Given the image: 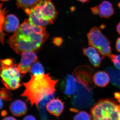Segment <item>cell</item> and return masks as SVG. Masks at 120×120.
Returning a JSON list of instances; mask_svg holds the SVG:
<instances>
[{"label": "cell", "mask_w": 120, "mask_h": 120, "mask_svg": "<svg viewBox=\"0 0 120 120\" xmlns=\"http://www.w3.org/2000/svg\"><path fill=\"white\" fill-rule=\"evenodd\" d=\"M49 37L45 26L31 24L26 19L8 40V44L16 53L24 52H37L42 46Z\"/></svg>", "instance_id": "1"}, {"label": "cell", "mask_w": 120, "mask_h": 120, "mask_svg": "<svg viewBox=\"0 0 120 120\" xmlns=\"http://www.w3.org/2000/svg\"><path fill=\"white\" fill-rule=\"evenodd\" d=\"M49 73L34 75H30L31 79L27 82L23 83L26 88L21 97H26L31 106L35 105L38 109L39 102L47 95L54 94L58 80L54 79Z\"/></svg>", "instance_id": "2"}, {"label": "cell", "mask_w": 120, "mask_h": 120, "mask_svg": "<svg viewBox=\"0 0 120 120\" xmlns=\"http://www.w3.org/2000/svg\"><path fill=\"white\" fill-rule=\"evenodd\" d=\"M57 15V11L52 1L42 0L31 9L28 15L31 24L45 26L52 24Z\"/></svg>", "instance_id": "3"}, {"label": "cell", "mask_w": 120, "mask_h": 120, "mask_svg": "<svg viewBox=\"0 0 120 120\" xmlns=\"http://www.w3.org/2000/svg\"><path fill=\"white\" fill-rule=\"evenodd\" d=\"M0 77L2 83L7 89L15 90L19 88L21 79L24 76L20 73L18 65L14 63L13 59L0 60Z\"/></svg>", "instance_id": "4"}, {"label": "cell", "mask_w": 120, "mask_h": 120, "mask_svg": "<svg viewBox=\"0 0 120 120\" xmlns=\"http://www.w3.org/2000/svg\"><path fill=\"white\" fill-rule=\"evenodd\" d=\"M94 120H119L118 105L113 99H101L94 105L90 109Z\"/></svg>", "instance_id": "5"}, {"label": "cell", "mask_w": 120, "mask_h": 120, "mask_svg": "<svg viewBox=\"0 0 120 120\" xmlns=\"http://www.w3.org/2000/svg\"><path fill=\"white\" fill-rule=\"evenodd\" d=\"M87 37L89 45L95 47L102 58L112 54L109 41L98 27L91 28L87 34Z\"/></svg>", "instance_id": "6"}, {"label": "cell", "mask_w": 120, "mask_h": 120, "mask_svg": "<svg viewBox=\"0 0 120 120\" xmlns=\"http://www.w3.org/2000/svg\"><path fill=\"white\" fill-rule=\"evenodd\" d=\"M77 84V91L72 98V104L79 109L89 108L92 106L94 103L92 90L81 84Z\"/></svg>", "instance_id": "7"}, {"label": "cell", "mask_w": 120, "mask_h": 120, "mask_svg": "<svg viewBox=\"0 0 120 120\" xmlns=\"http://www.w3.org/2000/svg\"><path fill=\"white\" fill-rule=\"evenodd\" d=\"M94 71L90 66L84 65L77 67L73 71L72 75L77 83L92 90L95 87L93 77Z\"/></svg>", "instance_id": "8"}, {"label": "cell", "mask_w": 120, "mask_h": 120, "mask_svg": "<svg viewBox=\"0 0 120 120\" xmlns=\"http://www.w3.org/2000/svg\"><path fill=\"white\" fill-rule=\"evenodd\" d=\"M38 60V57L34 52H23L22 54L21 61L18 65V68L20 73L25 75L29 71L32 64Z\"/></svg>", "instance_id": "9"}, {"label": "cell", "mask_w": 120, "mask_h": 120, "mask_svg": "<svg viewBox=\"0 0 120 120\" xmlns=\"http://www.w3.org/2000/svg\"><path fill=\"white\" fill-rule=\"evenodd\" d=\"M64 102L59 98H53L46 104L47 110L50 114L58 117L64 109Z\"/></svg>", "instance_id": "10"}, {"label": "cell", "mask_w": 120, "mask_h": 120, "mask_svg": "<svg viewBox=\"0 0 120 120\" xmlns=\"http://www.w3.org/2000/svg\"><path fill=\"white\" fill-rule=\"evenodd\" d=\"M83 53L89 58L90 62L94 67L98 68L101 65V59L98 52L95 47L89 46L83 48Z\"/></svg>", "instance_id": "11"}, {"label": "cell", "mask_w": 120, "mask_h": 120, "mask_svg": "<svg viewBox=\"0 0 120 120\" xmlns=\"http://www.w3.org/2000/svg\"><path fill=\"white\" fill-rule=\"evenodd\" d=\"M19 21L17 16L12 14L7 15L5 17L3 29L6 32H15L19 27Z\"/></svg>", "instance_id": "12"}, {"label": "cell", "mask_w": 120, "mask_h": 120, "mask_svg": "<svg viewBox=\"0 0 120 120\" xmlns=\"http://www.w3.org/2000/svg\"><path fill=\"white\" fill-rule=\"evenodd\" d=\"M78 84L73 75H68L67 76L64 82V92L68 96L75 94L76 92Z\"/></svg>", "instance_id": "13"}, {"label": "cell", "mask_w": 120, "mask_h": 120, "mask_svg": "<svg viewBox=\"0 0 120 120\" xmlns=\"http://www.w3.org/2000/svg\"><path fill=\"white\" fill-rule=\"evenodd\" d=\"M9 109L14 116H20L25 114L27 111L26 103L21 100H15L11 103Z\"/></svg>", "instance_id": "14"}, {"label": "cell", "mask_w": 120, "mask_h": 120, "mask_svg": "<svg viewBox=\"0 0 120 120\" xmlns=\"http://www.w3.org/2000/svg\"><path fill=\"white\" fill-rule=\"evenodd\" d=\"M98 14L100 17L108 19L114 13L112 5L107 1H104L98 7Z\"/></svg>", "instance_id": "15"}, {"label": "cell", "mask_w": 120, "mask_h": 120, "mask_svg": "<svg viewBox=\"0 0 120 120\" xmlns=\"http://www.w3.org/2000/svg\"><path fill=\"white\" fill-rule=\"evenodd\" d=\"M93 79L96 86L101 87L106 86L110 80L108 73L104 71H99L95 73Z\"/></svg>", "instance_id": "16"}, {"label": "cell", "mask_w": 120, "mask_h": 120, "mask_svg": "<svg viewBox=\"0 0 120 120\" xmlns=\"http://www.w3.org/2000/svg\"><path fill=\"white\" fill-rule=\"evenodd\" d=\"M17 8L24 10L28 15L31 9L42 0H15Z\"/></svg>", "instance_id": "17"}, {"label": "cell", "mask_w": 120, "mask_h": 120, "mask_svg": "<svg viewBox=\"0 0 120 120\" xmlns=\"http://www.w3.org/2000/svg\"><path fill=\"white\" fill-rule=\"evenodd\" d=\"M106 71L109 75L110 80L112 84L120 88V70L111 67H107Z\"/></svg>", "instance_id": "18"}, {"label": "cell", "mask_w": 120, "mask_h": 120, "mask_svg": "<svg viewBox=\"0 0 120 120\" xmlns=\"http://www.w3.org/2000/svg\"><path fill=\"white\" fill-rule=\"evenodd\" d=\"M7 7L4 5L3 3L0 2V43L4 45L5 37L7 35L3 29V24L5 17L8 12Z\"/></svg>", "instance_id": "19"}, {"label": "cell", "mask_w": 120, "mask_h": 120, "mask_svg": "<svg viewBox=\"0 0 120 120\" xmlns=\"http://www.w3.org/2000/svg\"><path fill=\"white\" fill-rule=\"evenodd\" d=\"M29 72L34 75H43L45 74L44 68L41 64L38 61L34 62L32 64Z\"/></svg>", "instance_id": "20"}, {"label": "cell", "mask_w": 120, "mask_h": 120, "mask_svg": "<svg viewBox=\"0 0 120 120\" xmlns=\"http://www.w3.org/2000/svg\"><path fill=\"white\" fill-rule=\"evenodd\" d=\"M0 96L3 100L9 101L12 100V94L11 92L7 88L0 87Z\"/></svg>", "instance_id": "21"}, {"label": "cell", "mask_w": 120, "mask_h": 120, "mask_svg": "<svg viewBox=\"0 0 120 120\" xmlns=\"http://www.w3.org/2000/svg\"><path fill=\"white\" fill-rule=\"evenodd\" d=\"M92 119L91 115H90L85 111H80L73 117V120H88Z\"/></svg>", "instance_id": "22"}, {"label": "cell", "mask_w": 120, "mask_h": 120, "mask_svg": "<svg viewBox=\"0 0 120 120\" xmlns=\"http://www.w3.org/2000/svg\"><path fill=\"white\" fill-rule=\"evenodd\" d=\"M54 96H55L54 93L52 94L47 95L45 96L39 102L38 109L39 108H45L46 105L50 100L54 98Z\"/></svg>", "instance_id": "23"}, {"label": "cell", "mask_w": 120, "mask_h": 120, "mask_svg": "<svg viewBox=\"0 0 120 120\" xmlns=\"http://www.w3.org/2000/svg\"><path fill=\"white\" fill-rule=\"evenodd\" d=\"M109 58L113 63L115 67L120 70V54L115 55L112 54L109 57Z\"/></svg>", "instance_id": "24"}, {"label": "cell", "mask_w": 120, "mask_h": 120, "mask_svg": "<svg viewBox=\"0 0 120 120\" xmlns=\"http://www.w3.org/2000/svg\"><path fill=\"white\" fill-rule=\"evenodd\" d=\"M40 113V116L41 119L43 120H46L48 119L47 113L45 108H39L38 109Z\"/></svg>", "instance_id": "25"}, {"label": "cell", "mask_w": 120, "mask_h": 120, "mask_svg": "<svg viewBox=\"0 0 120 120\" xmlns=\"http://www.w3.org/2000/svg\"><path fill=\"white\" fill-rule=\"evenodd\" d=\"M63 40L62 38L56 37L52 39V43L56 46L60 47L62 45Z\"/></svg>", "instance_id": "26"}, {"label": "cell", "mask_w": 120, "mask_h": 120, "mask_svg": "<svg viewBox=\"0 0 120 120\" xmlns=\"http://www.w3.org/2000/svg\"><path fill=\"white\" fill-rule=\"evenodd\" d=\"M114 98L117 101V102L119 103L118 105V109L119 112V120H120V93L119 92H117L114 94Z\"/></svg>", "instance_id": "27"}, {"label": "cell", "mask_w": 120, "mask_h": 120, "mask_svg": "<svg viewBox=\"0 0 120 120\" xmlns=\"http://www.w3.org/2000/svg\"><path fill=\"white\" fill-rule=\"evenodd\" d=\"M116 49L118 52H120V38L117 39L116 44Z\"/></svg>", "instance_id": "28"}, {"label": "cell", "mask_w": 120, "mask_h": 120, "mask_svg": "<svg viewBox=\"0 0 120 120\" xmlns=\"http://www.w3.org/2000/svg\"><path fill=\"white\" fill-rule=\"evenodd\" d=\"M36 120V118H35V117L34 116H32V115H30L26 116L23 119V120Z\"/></svg>", "instance_id": "29"}, {"label": "cell", "mask_w": 120, "mask_h": 120, "mask_svg": "<svg viewBox=\"0 0 120 120\" xmlns=\"http://www.w3.org/2000/svg\"><path fill=\"white\" fill-rule=\"evenodd\" d=\"M3 99L0 96V110L2 109L3 106Z\"/></svg>", "instance_id": "30"}, {"label": "cell", "mask_w": 120, "mask_h": 120, "mask_svg": "<svg viewBox=\"0 0 120 120\" xmlns=\"http://www.w3.org/2000/svg\"><path fill=\"white\" fill-rule=\"evenodd\" d=\"M3 120H16L15 118H14L12 116H8L7 117H5L3 119Z\"/></svg>", "instance_id": "31"}, {"label": "cell", "mask_w": 120, "mask_h": 120, "mask_svg": "<svg viewBox=\"0 0 120 120\" xmlns=\"http://www.w3.org/2000/svg\"><path fill=\"white\" fill-rule=\"evenodd\" d=\"M116 30L117 32L120 35V22L117 25L116 27Z\"/></svg>", "instance_id": "32"}, {"label": "cell", "mask_w": 120, "mask_h": 120, "mask_svg": "<svg viewBox=\"0 0 120 120\" xmlns=\"http://www.w3.org/2000/svg\"><path fill=\"white\" fill-rule=\"evenodd\" d=\"M79 1L82 2V3H86L87 2H88L89 0H77Z\"/></svg>", "instance_id": "33"}, {"label": "cell", "mask_w": 120, "mask_h": 120, "mask_svg": "<svg viewBox=\"0 0 120 120\" xmlns=\"http://www.w3.org/2000/svg\"><path fill=\"white\" fill-rule=\"evenodd\" d=\"M9 0H0V1H2V2H5V1H8Z\"/></svg>", "instance_id": "34"}]
</instances>
